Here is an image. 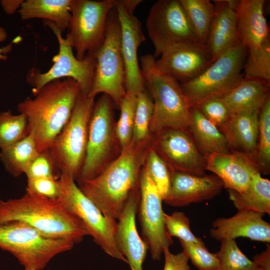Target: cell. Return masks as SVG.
<instances>
[{"label":"cell","instance_id":"cell-30","mask_svg":"<svg viewBox=\"0 0 270 270\" xmlns=\"http://www.w3.org/2000/svg\"><path fill=\"white\" fill-rule=\"evenodd\" d=\"M200 43L205 45L216 12L209 0H179Z\"/></svg>","mask_w":270,"mask_h":270},{"label":"cell","instance_id":"cell-19","mask_svg":"<svg viewBox=\"0 0 270 270\" xmlns=\"http://www.w3.org/2000/svg\"><path fill=\"white\" fill-rule=\"evenodd\" d=\"M140 186L130 195L118 219L116 240L118 248L125 257L131 270H143L148 247L139 236L136 216L140 200Z\"/></svg>","mask_w":270,"mask_h":270},{"label":"cell","instance_id":"cell-7","mask_svg":"<svg viewBox=\"0 0 270 270\" xmlns=\"http://www.w3.org/2000/svg\"><path fill=\"white\" fill-rule=\"evenodd\" d=\"M247 48L240 42L224 52L201 74L180 84L190 108L213 98H221L243 78Z\"/></svg>","mask_w":270,"mask_h":270},{"label":"cell","instance_id":"cell-22","mask_svg":"<svg viewBox=\"0 0 270 270\" xmlns=\"http://www.w3.org/2000/svg\"><path fill=\"white\" fill-rule=\"evenodd\" d=\"M213 2L216 12L205 46L214 62L239 41L236 16L238 0H216Z\"/></svg>","mask_w":270,"mask_h":270},{"label":"cell","instance_id":"cell-28","mask_svg":"<svg viewBox=\"0 0 270 270\" xmlns=\"http://www.w3.org/2000/svg\"><path fill=\"white\" fill-rule=\"evenodd\" d=\"M71 0H24L18 12L23 20L42 18L54 22L61 32L68 28Z\"/></svg>","mask_w":270,"mask_h":270},{"label":"cell","instance_id":"cell-13","mask_svg":"<svg viewBox=\"0 0 270 270\" xmlns=\"http://www.w3.org/2000/svg\"><path fill=\"white\" fill-rule=\"evenodd\" d=\"M146 28L155 58L174 46L199 42L179 0L156 2L149 11Z\"/></svg>","mask_w":270,"mask_h":270},{"label":"cell","instance_id":"cell-42","mask_svg":"<svg viewBox=\"0 0 270 270\" xmlns=\"http://www.w3.org/2000/svg\"><path fill=\"white\" fill-rule=\"evenodd\" d=\"M26 190L38 196L52 200H58L61 188L58 180L50 178L27 179Z\"/></svg>","mask_w":270,"mask_h":270},{"label":"cell","instance_id":"cell-35","mask_svg":"<svg viewBox=\"0 0 270 270\" xmlns=\"http://www.w3.org/2000/svg\"><path fill=\"white\" fill-rule=\"evenodd\" d=\"M137 95L126 92L119 107L120 114L116 122V132L122 150L132 140Z\"/></svg>","mask_w":270,"mask_h":270},{"label":"cell","instance_id":"cell-25","mask_svg":"<svg viewBox=\"0 0 270 270\" xmlns=\"http://www.w3.org/2000/svg\"><path fill=\"white\" fill-rule=\"evenodd\" d=\"M269 90L270 82L243 78L220 98L232 114L260 108L270 94Z\"/></svg>","mask_w":270,"mask_h":270},{"label":"cell","instance_id":"cell-33","mask_svg":"<svg viewBox=\"0 0 270 270\" xmlns=\"http://www.w3.org/2000/svg\"><path fill=\"white\" fill-rule=\"evenodd\" d=\"M220 250L215 254L220 264V270H259L254 262L240 250L234 240L220 241Z\"/></svg>","mask_w":270,"mask_h":270},{"label":"cell","instance_id":"cell-31","mask_svg":"<svg viewBox=\"0 0 270 270\" xmlns=\"http://www.w3.org/2000/svg\"><path fill=\"white\" fill-rule=\"evenodd\" d=\"M254 161L260 172H270V96L268 94L261 106L259 114L258 134Z\"/></svg>","mask_w":270,"mask_h":270},{"label":"cell","instance_id":"cell-14","mask_svg":"<svg viewBox=\"0 0 270 270\" xmlns=\"http://www.w3.org/2000/svg\"><path fill=\"white\" fill-rule=\"evenodd\" d=\"M140 197L138 210L143 240L154 260H160L165 249L173 244L164 222L162 199L146 170L142 168L140 178Z\"/></svg>","mask_w":270,"mask_h":270},{"label":"cell","instance_id":"cell-2","mask_svg":"<svg viewBox=\"0 0 270 270\" xmlns=\"http://www.w3.org/2000/svg\"><path fill=\"white\" fill-rule=\"evenodd\" d=\"M80 92L73 79H58L26 97L17 108L27 119L28 130L35 136L40 152L48 150L70 120Z\"/></svg>","mask_w":270,"mask_h":270},{"label":"cell","instance_id":"cell-34","mask_svg":"<svg viewBox=\"0 0 270 270\" xmlns=\"http://www.w3.org/2000/svg\"><path fill=\"white\" fill-rule=\"evenodd\" d=\"M154 104L152 96L146 89L137 94V104L132 141L138 143L149 138L150 128Z\"/></svg>","mask_w":270,"mask_h":270},{"label":"cell","instance_id":"cell-32","mask_svg":"<svg viewBox=\"0 0 270 270\" xmlns=\"http://www.w3.org/2000/svg\"><path fill=\"white\" fill-rule=\"evenodd\" d=\"M28 134V120L24 114H13L10 110L0 112V150L16 143Z\"/></svg>","mask_w":270,"mask_h":270},{"label":"cell","instance_id":"cell-29","mask_svg":"<svg viewBox=\"0 0 270 270\" xmlns=\"http://www.w3.org/2000/svg\"><path fill=\"white\" fill-rule=\"evenodd\" d=\"M40 154L34 135L29 132L24 138L0 151V160L6 172L14 177L25 174Z\"/></svg>","mask_w":270,"mask_h":270},{"label":"cell","instance_id":"cell-12","mask_svg":"<svg viewBox=\"0 0 270 270\" xmlns=\"http://www.w3.org/2000/svg\"><path fill=\"white\" fill-rule=\"evenodd\" d=\"M46 24L52 29L56 36L59 51L52 59L53 64L48 70L41 73L36 68L29 70L26 81L32 86L35 95L38 91L48 82L62 78L74 80L78 84L80 92L88 96L93 83L96 60L95 54H88L82 60L74 56L72 48L55 24L46 20Z\"/></svg>","mask_w":270,"mask_h":270},{"label":"cell","instance_id":"cell-41","mask_svg":"<svg viewBox=\"0 0 270 270\" xmlns=\"http://www.w3.org/2000/svg\"><path fill=\"white\" fill-rule=\"evenodd\" d=\"M196 108L206 118L218 128L224 124L230 115L228 108L220 98L208 100Z\"/></svg>","mask_w":270,"mask_h":270},{"label":"cell","instance_id":"cell-40","mask_svg":"<svg viewBox=\"0 0 270 270\" xmlns=\"http://www.w3.org/2000/svg\"><path fill=\"white\" fill-rule=\"evenodd\" d=\"M56 170L58 168L48 150H46L40 152L24 174L27 179L50 178L58 180L60 174H58Z\"/></svg>","mask_w":270,"mask_h":270},{"label":"cell","instance_id":"cell-15","mask_svg":"<svg viewBox=\"0 0 270 270\" xmlns=\"http://www.w3.org/2000/svg\"><path fill=\"white\" fill-rule=\"evenodd\" d=\"M152 146L171 173L204 176L206 164L188 130L168 128L152 134Z\"/></svg>","mask_w":270,"mask_h":270},{"label":"cell","instance_id":"cell-1","mask_svg":"<svg viewBox=\"0 0 270 270\" xmlns=\"http://www.w3.org/2000/svg\"><path fill=\"white\" fill-rule=\"evenodd\" d=\"M152 144L130 143L95 178L78 184L82 192L106 216L117 220L132 192L140 186L141 170Z\"/></svg>","mask_w":270,"mask_h":270},{"label":"cell","instance_id":"cell-36","mask_svg":"<svg viewBox=\"0 0 270 270\" xmlns=\"http://www.w3.org/2000/svg\"><path fill=\"white\" fill-rule=\"evenodd\" d=\"M244 66V78L260 80L270 83V41L258 48L248 50Z\"/></svg>","mask_w":270,"mask_h":270},{"label":"cell","instance_id":"cell-16","mask_svg":"<svg viewBox=\"0 0 270 270\" xmlns=\"http://www.w3.org/2000/svg\"><path fill=\"white\" fill-rule=\"evenodd\" d=\"M140 0H115L120 28L121 50L125 69L126 92L138 94L146 89L138 60V50L145 39L140 20L134 14Z\"/></svg>","mask_w":270,"mask_h":270},{"label":"cell","instance_id":"cell-27","mask_svg":"<svg viewBox=\"0 0 270 270\" xmlns=\"http://www.w3.org/2000/svg\"><path fill=\"white\" fill-rule=\"evenodd\" d=\"M230 200L238 211L249 210L270 215V181L260 172L252 176L242 192L227 190Z\"/></svg>","mask_w":270,"mask_h":270},{"label":"cell","instance_id":"cell-20","mask_svg":"<svg viewBox=\"0 0 270 270\" xmlns=\"http://www.w3.org/2000/svg\"><path fill=\"white\" fill-rule=\"evenodd\" d=\"M203 156L206 170L212 172L218 177L226 190L244 191L254 175L260 172L256 163L240 152L212 153Z\"/></svg>","mask_w":270,"mask_h":270},{"label":"cell","instance_id":"cell-26","mask_svg":"<svg viewBox=\"0 0 270 270\" xmlns=\"http://www.w3.org/2000/svg\"><path fill=\"white\" fill-rule=\"evenodd\" d=\"M190 114L188 130L202 156L231 152L224 134L197 108H191Z\"/></svg>","mask_w":270,"mask_h":270},{"label":"cell","instance_id":"cell-9","mask_svg":"<svg viewBox=\"0 0 270 270\" xmlns=\"http://www.w3.org/2000/svg\"><path fill=\"white\" fill-rule=\"evenodd\" d=\"M96 64L88 96H108L119 108L126 94L125 69L120 44V28L115 8L110 12L104 41L95 53Z\"/></svg>","mask_w":270,"mask_h":270},{"label":"cell","instance_id":"cell-6","mask_svg":"<svg viewBox=\"0 0 270 270\" xmlns=\"http://www.w3.org/2000/svg\"><path fill=\"white\" fill-rule=\"evenodd\" d=\"M74 245L70 240L47 237L22 222L0 224V248L12 254L26 269L42 270L55 256Z\"/></svg>","mask_w":270,"mask_h":270},{"label":"cell","instance_id":"cell-46","mask_svg":"<svg viewBox=\"0 0 270 270\" xmlns=\"http://www.w3.org/2000/svg\"><path fill=\"white\" fill-rule=\"evenodd\" d=\"M7 38V34L5 30L0 26V42L4 41ZM12 49V44H9L5 47L0 48V60H5L7 58L5 54L10 51Z\"/></svg>","mask_w":270,"mask_h":270},{"label":"cell","instance_id":"cell-39","mask_svg":"<svg viewBox=\"0 0 270 270\" xmlns=\"http://www.w3.org/2000/svg\"><path fill=\"white\" fill-rule=\"evenodd\" d=\"M180 242L189 260L199 270H220V264L215 254L211 253L206 246Z\"/></svg>","mask_w":270,"mask_h":270},{"label":"cell","instance_id":"cell-24","mask_svg":"<svg viewBox=\"0 0 270 270\" xmlns=\"http://www.w3.org/2000/svg\"><path fill=\"white\" fill-rule=\"evenodd\" d=\"M264 0H238L236 8L238 40L247 49L260 47L270 41L264 14Z\"/></svg>","mask_w":270,"mask_h":270},{"label":"cell","instance_id":"cell-45","mask_svg":"<svg viewBox=\"0 0 270 270\" xmlns=\"http://www.w3.org/2000/svg\"><path fill=\"white\" fill-rule=\"evenodd\" d=\"M23 2L22 0H2L0 1V4L5 12L12 14L20 8Z\"/></svg>","mask_w":270,"mask_h":270},{"label":"cell","instance_id":"cell-44","mask_svg":"<svg viewBox=\"0 0 270 270\" xmlns=\"http://www.w3.org/2000/svg\"><path fill=\"white\" fill-rule=\"evenodd\" d=\"M252 261L259 270H270V245L266 244V249L255 255Z\"/></svg>","mask_w":270,"mask_h":270},{"label":"cell","instance_id":"cell-11","mask_svg":"<svg viewBox=\"0 0 270 270\" xmlns=\"http://www.w3.org/2000/svg\"><path fill=\"white\" fill-rule=\"evenodd\" d=\"M115 0H71L69 32L66 40L76 50V56L82 60L88 54H95L102 43L108 14Z\"/></svg>","mask_w":270,"mask_h":270},{"label":"cell","instance_id":"cell-18","mask_svg":"<svg viewBox=\"0 0 270 270\" xmlns=\"http://www.w3.org/2000/svg\"><path fill=\"white\" fill-rule=\"evenodd\" d=\"M223 188L222 180L215 174L172 172L169 191L163 201L172 206H184L212 199Z\"/></svg>","mask_w":270,"mask_h":270},{"label":"cell","instance_id":"cell-43","mask_svg":"<svg viewBox=\"0 0 270 270\" xmlns=\"http://www.w3.org/2000/svg\"><path fill=\"white\" fill-rule=\"evenodd\" d=\"M164 265L163 270H190L188 264L189 258L184 250L174 254L169 248L164 250Z\"/></svg>","mask_w":270,"mask_h":270},{"label":"cell","instance_id":"cell-4","mask_svg":"<svg viewBox=\"0 0 270 270\" xmlns=\"http://www.w3.org/2000/svg\"><path fill=\"white\" fill-rule=\"evenodd\" d=\"M156 58L146 54L140 58V70L154 104L151 134L168 128L188 130L190 108L179 82L158 72Z\"/></svg>","mask_w":270,"mask_h":270},{"label":"cell","instance_id":"cell-5","mask_svg":"<svg viewBox=\"0 0 270 270\" xmlns=\"http://www.w3.org/2000/svg\"><path fill=\"white\" fill-rule=\"evenodd\" d=\"M111 98L102 94L94 102L90 116L86 157L78 184L102 172L121 153L116 132Z\"/></svg>","mask_w":270,"mask_h":270},{"label":"cell","instance_id":"cell-17","mask_svg":"<svg viewBox=\"0 0 270 270\" xmlns=\"http://www.w3.org/2000/svg\"><path fill=\"white\" fill-rule=\"evenodd\" d=\"M160 56L155 61L156 70L180 82L181 84L198 76L213 62L206 46L200 42L174 46Z\"/></svg>","mask_w":270,"mask_h":270},{"label":"cell","instance_id":"cell-8","mask_svg":"<svg viewBox=\"0 0 270 270\" xmlns=\"http://www.w3.org/2000/svg\"><path fill=\"white\" fill-rule=\"evenodd\" d=\"M94 98L80 92L68 122L48 150L58 170L76 181L84 163Z\"/></svg>","mask_w":270,"mask_h":270},{"label":"cell","instance_id":"cell-21","mask_svg":"<svg viewBox=\"0 0 270 270\" xmlns=\"http://www.w3.org/2000/svg\"><path fill=\"white\" fill-rule=\"evenodd\" d=\"M264 215L254 212L241 210L230 218H218L212 222L210 236L220 241L244 237L270 244V224L262 218Z\"/></svg>","mask_w":270,"mask_h":270},{"label":"cell","instance_id":"cell-37","mask_svg":"<svg viewBox=\"0 0 270 270\" xmlns=\"http://www.w3.org/2000/svg\"><path fill=\"white\" fill-rule=\"evenodd\" d=\"M144 166L157 188L163 200L169 191L172 173L167 164L152 148V144Z\"/></svg>","mask_w":270,"mask_h":270},{"label":"cell","instance_id":"cell-38","mask_svg":"<svg viewBox=\"0 0 270 270\" xmlns=\"http://www.w3.org/2000/svg\"><path fill=\"white\" fill-rule=\"evenodd\" d=\"M164 222L167 232L172 238L176 237L186 243L206 246L202 239L192 232L190 220L184 212L176 211L170 215L164 213Z\"/></svg>","mask_w":270,"mask_h":270},{"label":"cell","instance_id":"cell-47","mask_svg":"<svg viewBox=\"0 0 270 270\" xmlns=\"http://www.w3.org/2000/svg\"><path fill=\"white\" fill-rule=\"evenodd\" d=\"M24 270H34V269H26V268H24Z\"/></svg>","mask_w":270,"mask_h":270},{"label":"cell","instance_id":"cell-10","mask_svg":"<svg viewBox=\"0 0 270 270\" xmlns=\"http://www.w3.org/2000/svg\"><path fill=\"white\" fill-rule=\"evenodd\" d=\"M59 182L61 192L58 200L61 204L82 222L90 236L104 252L127 263L116 243V220L104 216L82 192L70 174L61 172Z\"/></svg>","mask_w":270,"mask_h":270},{"label":"cell","instance_id":"cell-3","mask_svg":"<svg viewBox=\"0 0 270 270\" xmlns=\"http://www.w3.org/2000/svg\"><path fill=\"white\" fill-rule=\"evenodd\" d=\"M11 222H23L47 237L67 240L74 244L90 236L82 222L58 199L27 190L20 198L0 199V224Z\"/></svg>","mask_w":270,"mask_h":270},{"label":"cell","instance_id":"cell-23","mask_svg":"<svg viewBox=\"0 0 270 270\" xmlns=\"http://www.w3.org/2000/svg\"><path fill=\"white\" fill-rule=\"evenodd\" d=\"M260 108L230 114L219 128L230 152L242 153L254 161L258 144Z\"/></svg>","mask_w":270,"mask_h":270}]
</instances>
